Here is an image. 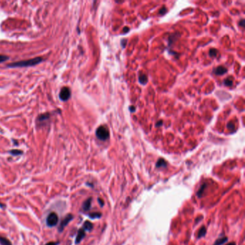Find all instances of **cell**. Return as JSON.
Returning <instances> with one entry per match:
<instances>
[{
  "label": "cell",
  "instance_id": "cell-13",
  "mask_svg": "<svg viewBox=\"0 0 245 245\" xmlns=\"http://www.w3.org/2000/svg\"><path fill=\"white\" fill-rule=\"evenodd\" d=\"M228 239L226 237H222V238H220L218 239H217L216 242L214 243V245H221L224 244V243H226L227 242Z\"/></svg>",
  "mask_w": 245,
  "mask_h": 245
},
{
  "label": "cell",
  "instance_id": "cell-25",
  "mask_svg": "<svg viewBox=\"0 0 245 245\" xmlns=\"http://www.w3.org/2000/svg\"><path fill=\"white\" fill-rule=\"evenodd\" d=\"M244 20H242L241 21V22H240V24H241L242 26H244Z\"/></svg>",
  "mask_w": 245,
  "mask_h": 245
},
{
  "label": "cell",
  "instance_id": "cell-27",
  "mask_svg": "<svg viewBox=\"0 0 245 245\" xmlns=\"http://www.w3.org/2000/svg\"><path fill=\"white\" fill-rule=\"evenodd\" d=\"M227 245H235V243H230V244H229Z\"/></svg>",
  "mask_w": 245,
  "mask_h": 245
},
{
  "label": "cell",
  "instance_id": "cell-20",
  "mask_svg": "<svg viewBox=\"0 0 245 245\" xmlns=\"http://www.w3.org/2000/svg\"><path fill=\"white\" fill-rule=\"evenodd\" d=\"M9 59V57L4 55H0V63H3V62L6 61Z\"/></svg>",
  "mask_w": 245,
  "mask_h": 245
},
{
  "label": "cell",
  "instance_id": "cell-22",
  "mask_svg": "<svg viewBox=\"0 0 245 245\" xmlns=\"http://www.w3.org/2000/svg\"><path fill=\"white\" fill-rule=\"evenodd\" d=\"M166 11H167V10H166V8H165V7H162V9H161L160 10V15H163V14H165V12H166Z\"/></svg>",
  "mask_w": 245,
  "mask_h": 245
},
{
  "label": "cell",
  "instance_id": "cell-14",
  "mask_svg": "<svg viewBox=\"0 0 245 245\" xmlns=\"http://www.w3.org/2000/svg\"><path fill=\"white\" fill-rule=\"evenodd\" d=\"M206 229L205 226H202V227L200 229L199 232H198V238H201V237H204V236L206 235Z\"/></svg>",
  "mask_w": 245,
  "mask_h": 245
},
{
  "label": "cell",
  "instance_id": "cell-10",
  "mask_svg": "<svg viewBox=\"0 0 245 245\" xmlns=\"http://www.w3.org/2000/svg\"><path fill=\"white\" fill-rule=\"evenodd\" d=\"M92 229H93V224H92V223L90 222V221H86V222L83 224V229H84V230L90 232V231L92 230Z\"/></svg>",
  "mask_w": 245,
  "mask_h": 245
},
{
  "label": "cell",
  "instance_id": "cell-5",
  "mask_svg": "<svg viewBox=\"0 0 245 245\" xmlns=\"http://www.w3.org/2000/svg\"><path fill=\"white\" fill-rule=\"evenodd\" d=\"M73 218H74V217H73L72 214H68L67 216L65 217L64 219H63V221H61L60 226H59V228H58L59 232H63V229H64V228L69 224L70 221H71V220L73 219Z\"/></svg>",
  "mask_w": 245,
  "mask_h": 245
},
{
  "label": "cell",
  "instance_id": "cell-18",
  "mask_svg": "<svg viewBox=\"0 0 245 245\" xmlns=\"http://www.w3.org/2000/svg\"><path fill=\"white\" fill-rule=\"evenodd\" d=\"M224 84L227 86H231L233 84V80H230V79L229 78H226L225 79V80H224Z\"/></svg>",
  "mask_w": 245,
  "mask_h": 245
},
{
  "label": "cell",
  "instance_id": "cell-19",
  "mask_svg": "<svg viewBox=\"0 0 245 245\" xmlns=\"http://www.w3.org/2000/svg\"><path fill=\"white\" fill-rule=\"evenodd\" d=\"M217 54V50L216 49L213 48L210 50V52H209V55H210L211 57H215Z\"/></svg>",
  "mask_w": 245,
  "mask_h": 245
},
{
  "label": "cell",
  "instance_id": "cell-6",
  "mask_svg": "<svg viewBox=\"0 0 245 245\" xmlns=\"http://www.w3.org/2000/svg\"><path fill=\"white\" fill-rule=\"evenodd\" d=\"M50 117V115L49 113H45V114H40L37 119V123L42 125L43 122H48L49 120Z\"/></svg>",
  "mask_w": 245,
  "mask_h": 245
},
{
  "label": "cell",
  "instance_id": "cell-7",
  "mask_svg": "<svg viewBox=\"0 0 245 245\" xmlns=\"http://www.w3.org/2000/svg\"><path fill=\"white\" fill-rule=\"evenodd\" d=\"M85 235H86V234H85L84 229H80L78 232L76 239V244H79V243L82 241V239L84 238Z\"/></svg>",
  "mask_w": 245,
  "mask_h": 245
},
{
  "label": "cell",
  "instance_id": "cell-23",
  "mask_svg": "<svg viewBox=\"0 0 245 245\" xmlns=\"http://www.w3.org/2000/svg\"><path fill=\"white\" fill-rule=\"evenodd\" d=\"M59 244L58 242H51L47 243L46 245H58Z\"/></svg>",
  "mask_w": 245,
  "mask_h": 245
},
{
  "label": "cell",
  "instance_id": "cell-24",
  "mask_svg": "<svg viewBox=\"0 0 245 245\" xmlns=\"http://www.w3.org/2000/svg\"><path fill=\"white\" fill-rule=\"evenodd\" d=\"M98 201L99 202V204H100L101 206H104V201H102V200H101V198H99Z\"/></svg>",
  "mask_w": 245,
  "mask_h": 245
},
{
  "label": "cell",
  "instance_id": "cell-3",
  "mask_svg": "<svg viewBox=\"0 0 245 245\" xmlns=\"http://www.w3.org/2000/svg\"><path fill=\"white\" fill-rule=\"evenodd\" d=\"M58 222V216L57 214L55 212H52V213L49 214L46 218V224L50 227H52L57 225Z\"/></svg>",
  "mask_w": 245,
  "mask_h": 245
},
{
  "label": "cell",
  "instance_id": "cell-11",
  "mask_svg": "<svg viewBox=\"0 0 245 245\" xmlns=\"http://www.w3.org/2000/svg\"><path fill=\"white\" fill-rule=\"evenodd\" d=\"M0 244L1 245H12V243L8 239L5 237H0Z\"/></svg>",
  "mask_w": 245,
  "mask_h": 245
},
{
  "label": "cell",
  "instance_id": "cell-16",
  "mask_svg": "<svg viewBox=\"0 0 245 245\" xmlns=\"http://www.w3.org/2000/svg\"><path fill=\"white\" fill-rule=\"evenodd\" d=\"M10 154L13 155H21L22 153V152L18 150H10Z\"/></svg>",
  "mask_w": 245,
  "mask_h": 245
},
{
  "label": "cell",
  "instance_id": "cell-4",
  "mask_svg": "<svg viewBox=\"0 0 245 245\" xmlns=\"http://www.w3.org/2000/svg\"><path fill=\"white\" fill-rule=\"evenodd\" d=\"M71 95V93L70 88L69 87H63L60 90V94H59V98H60V100L66 102V101H68L70 99Z\"/></svg>",
  "mask_w": 245,
  "mask_h": 245
},
{
  "label": "cell",
  "instance_id": "cell-26",
  "mask_svg": "<svg viewBox=\"0 0 245 245\" xmlns=\"http://www.w3.org/2000/svg\"><path fill=\"white\" fill-rule=\"evenodd\" d=\"M4 205L3 204H1V203H0V208H4Z\"/></svg>",
  "mask_w": 245,
  "mask_h": 245
},
{
  "label": "cell",
  "instance_id": "cell-21",
  "mask_svg": "<svg viewBox=\"0 0 245 245\" xmlns=\"http://www.w3.org/2000/svg\"><path fill=\"white\" fill-rule=\"evenodd\" d=\"M205 186H206V185H205V184H204V185H203L202 186H201V189H200V190H198V196H199V197L201 196V194H202L203 191H204V188H205Z\"/></svg>",
  "mask_w": 245,
  "mask_h": 245
},
{
  "label": "cell",
  "instance_id": "cell-8",
  "mask_svg": "<svg viewBox=\"0 0 245 245\" xmlns=\"http://www.w3.org/2000/svg\"><path fill=\"white\" fill-rule=\"evenodd\" d=\"M226 72H227V69H226V68H224V66H218V67H217L216 69H214L215 74L218 76L223 75V74H226Z\"/></svg>",
  "mask_w": 245,
  "mask_h": 245
},
{
  "label": "cell",
  "instance_id": "cell-17",
  "mask_svg": "<svg viewBox=\"0 0 245 245\" xmlns=\"http://www.w3.org/2000/svg\"><path fill=\"white\" fill-rule=\"evenodd\" d=\"M101 216H102V214H101L100 213H92V214H89V217H91V218H100Z\"/></svg>",
  "mask_w": 245,
  "mask_h": 245
},
{
  "label": "cell",
  "instance_id": "cell-1",
  "mask_svg": "<svg viewBox=\"0 0 245 245\" xmlns=\"http://www.w3.org/2000/svg\"><path fill=\"white\" fill-rule=\"evenodd\" d=\"M42 61H43V58L41 57H37V58L29 59V60H21V61L10 63V64L7 65V66L10 68L28 67V66H35V65L39 64L40 62Z\"/></svg>",
  "mask_w": 245,
  "mask_h": 245
},
{
  "label": "cell",
  "instance_id": "cell-12",
  "mask_svg": "<svg viewBox=\"0 0 245 245\" xmlns=\"http://www.w3.org/2000/svg\"><path fill=\"white\" fill-rule=\"evenodd\" d=\"M166 165H167L166 162H165L163 159L158 160L157 164H156V166H157V167H166Z\"/></svg>",
  "mask_w": 245,
  "mask_h": 245
},
{
  "label": "cell",
  "instance_id": "cell-2",
  "mask_svg": "<svg viewBox=\"0 0 245 245\" xmlns=\"http://www.w3.org/2000/svg\"><path fill=\"white\" fill-rule=\"evenodd\" d=\"M96 134L99 139L104 141L109 137V131H108L106 127L100 126L97 128V131H96Z\"/></svg>",
  "mask_w": 245,
  "mask_h": 245
},
{
  "label": "cell",
  "instance_id": "cell-9",
  "mask_svg": "<svg viewBox=\"0 0 245 245\" xmlns=\"http://www.w3.org/2000/svg\"><path fill=\"white\" fill-rule=\"evenodd\" d=\"M91 201H92L91 198H89L88 199L86 200L84 203H83V210L84 211L89 210L90 208H91Z\"/></svg>",
  "mask_w": 245,
  "mask_h": 245
},
{
  "label": "cell",
  "instance_id": "cell-15",
  "mask_svg": "<svg viewBox=\"0 0 245 245\" xmlns=\"http://www.w3.org/2000/svg\"><path fill=\"white\" fill-rule=\"evenodd\" d=\"M139 80L141 83H142V84H145V83L147 82V77L145 75H142L139 76Z\"/></svg>",
  "mask_w": 245,
  "mask_h": 245
}]
</instances>
